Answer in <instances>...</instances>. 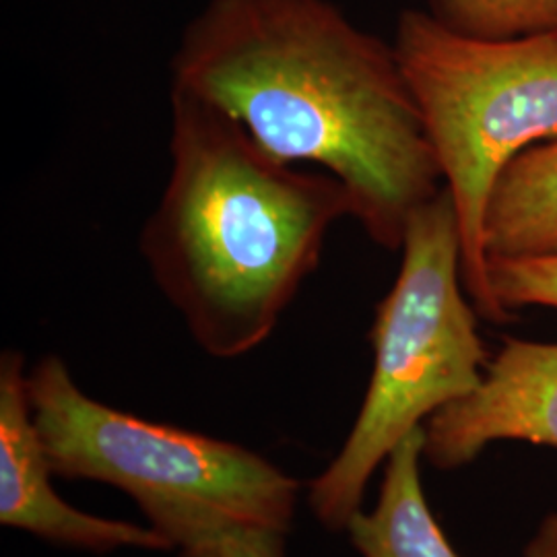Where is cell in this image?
Instances as JSON below:
<instances>
[{"label": "cell", "instance_id": "3957f363", "mask_svg": "<svg viewBox=\"0 0 557 557\" xmlns=\"http://www.w3.org/2000/svg\"><path fill=\"white\" fill-rule=\"evenodd\" d=\"M27 388L57 478L124 492L178 557H285L299 483L271 460L100 403L59 356L27 372Z\"/></svg>", "mask_w": 557, "mask_h": 557}, {"label": "cell", "instance_id": "8992f818", "mask_svg": "<svg viewBox=\"0 0 557 557\" xmlns=\"http://www.w3.org/2000/svg\"><path fill=\"white\" fill-rule=\"evenodd\" d=\"M57 478L41 444L25 358L4 351L0 358V522L34 537L96 554L122 547L170 552L168 541L149 524L87 515L60 498Z\"/></svg>", "mask_w": 557, "mask_h": 557}, {"label": "cell", "instance_id": "277c9868", "mask_svg": "<svg viewBox=\"0 0 557 557\" xmlns=\"http://www.w3.org/2000/svg\"><path fill=\"white\" fill-rule=\"evenodd\" d=\"M397 281L370 331L374 366L358 419L337 457L310 481L308 504L326 529L361 510L374 471L411 432L479 386L490 363L462 278V234L446 186L403 234Z\"/></svg>", "mask_w": 557, "mask_h": 557}, {"label": "cell", "instance_id": "52a82bcc", "mask_svg": "<svg viewBox=\"0 0 557 557\" xmlns=\"http://www.w3.org/2000/svg\"><path fill=\"white\" fill-rule=\"evenodd\" d=\"M496 442L557 448V343L506 338L478 388L423 425V458L442 471Z\"/></svg>", "mask_w": 557, "mask_h": 557}, {"label": "cell", "instance_id": "9c48e42d", "mask_svg": "<svg viewBox=\"0 0 557 557\" xmlns=\"http://www.w3.org/2000/svg\"><path fill=\"white\" fill-rule=\"evenodd\" d=\"M485 259L557 255V139L522 151L499 176L483 221Z\"/></svg>", "mask_w": 557, "mask_h": 557}, {"label": "cell", "instance_id": "8fae6325", "mask_svg": "<svg viewBox=\"0 0 557 557\" xmlns=\"http://www.w3.org/2000/svg\"><path fill=\"white\" fill-rule=\"evenodd\" d=\"M487 278L506 314L524 306L557 310V255L487 260Z\"/></svg>", "mask_w": 557, "mask_h": 557}, {"label": "cell", "instance_id": "7a4b0ae2", "mask_svg": "<svg viewBox=\"0 0 557 557\" xmlns=\"http://www.w3.org/2000/svg\"><path fill=\"white\" fill-rule=\"evenodd\" d=\"M343 218L354 200L335 176L275 160L220 108L170 89V174L140 255L207 356L271 337Z\"/></svg>", "mask_w": 557, "mask_h": 557}, {"label": "cell", "instance_id": "7c38bea8", "mask_svg": "<svg viewBox=\"0 0 557 557\" xmlns=\"http://www.w3.org/2000/svg\"><path fill=\"white\" fill-rule=\"evenodd\" d=\"M524 557H557V512L539 522L535 535L524 547Z\"/></svg>", "mask_w": 557, "mask_h": 557}, {"label": "cell", "instance_id": "30bf717a", "mask_svg": "<svg viewBox=\"0 0 557 557\" xmlns=\"http://www.w3.org/2000/svg\"><path fill=\"white\" fill-rule=\"evenodd\" d=\"M428 13L465 38L502 41L557 34V0H428Z\"/></svg>", "mask_w": 557, "mask_h": 557}, {"label": "cell", "instance_id": "6da1fadb", "mask_svg": "<svg viewBox=\"0 0 557 557\" xmlns=\"http://www.w3.org/2000/svg\"><path fill=\"white\" fill-rule=\"evenodd\" d=\"M172 87L220 108L275 160L335 176L388 250L444 186L395 46L329 0H211L182 34Z\"/></svg>", "mask_w": 557, "mask_h": 557}, {"label": "cell", "instance_id": "ba28073f", "mask_svg": "<svg viewBox=\"0 0 557 557\" xmlns=\"http://www.w3.org/2000/svg\"><path fill=\"white\" fill-rule=\"evenodd\" d=\"M423 428L411 432L384 460L379 502L358 510L345 531L361 557H460L425 498L421 483Z\"/></svg>", "mask_w": 557, "mask_h": 557}, {"label": "cell", "instance_id": "5b68a950", "mask_svg": "<svg viewBox=\"0 0 557 557\" xmlns=\"http://www.w3.org/2000/svg\"><path fill=\"white\" fill-rule=\"evenodd\" d=\"M393 46L457 207L467 294L481 317L508 322L487 278L483 221L502 172L557 139V34L475 40L407 9Z\"/></svg>", "mask_w": 557, "mask_h": 557}]
</instances>
